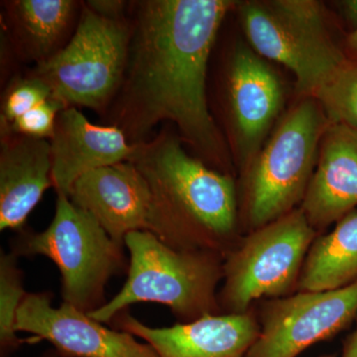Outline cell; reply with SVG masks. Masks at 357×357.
Segmentation results:
<instances>
[{"label":"cell","mask_w":357,"mask_h":357,"mask_svg":"<svg viewBox=\"0 0 357 357\" xmlns=\"http://www.w3.org/2000/svg\"><path fill=\"white\" fill-rule=\"evenodd\" d=\"M64 109L66 107L62 103L50 98L18 117L10 126L1 128V133L20 134L50 140L55 130L58 114Z\"/></svg>","instance_id":"obj_22"},{"label":"cell","mask_w":357,"mask_h":357,"mask_svg":"<svg viewBox=\"0 0 357 357\" xmlns=\"http://www.w3.org/2000/svg\"><path fill=\"white\" fill-rule=\"evenodd\" d=\"M3 6L9 48L20 62L37 66L62 50L72 38L83 2L13 0Z\"/></svg>","instance_id":"obj_17"},{"label":"cell","mask_w":357,"mask_h":357,"mask_svg":"<svg viewBox=\"0 0 357 357\" xmlns=\"http://www.w3.org/2000/svg\"><path fill=\"white\" fill-rule=\"evenodd\" d=\"M330 124L314 98H302L280 119L259 153L241 173L243 236L300 208Z\"/></svg>","instance_id":"obj_4"},{"label":"cell","mask_w":357,"mask_h":357,"mask_svg":"<svg viewBox=\"0 0 357 357\" xmlns=\"http://www.w3.org/2000/svg\"><path fill=\"white\" fill-rule=\"evenodd\" d=\"M319 357H335V356H333V354H328V356H321Z\"/></svg>","instance_id":"obj_26"},{"label":"cell","mask_w":357,"mask_h":357,"mask_svg":"<svg viewBox=\"0 0 357 357\" xmlns=\"http://www.w3.org/2000/svg\"><path fill=\"white\" fill-rule=\"evenodd\" d=\"M319 236L298 208L241 236L223 261L222 314H244L258 301L297 292L307 252Z\"/></svg>","instance_id":"obj_8"},{"label":"cell","mask_w":357,"mask_h":357,"mask_svg":"<svg viewBox=\"0 0 357 357\" xmlns=\"http://www.w3.org/2000/svg\"><path fill=\"white\" fill-rule=\"evenodd\" d=\"M114 319L119 330L144 340L158 357H245L260 330L255 307L244 314H206L169 328H151L124 311Z\"/></svg>","instance_id":"obj_12"},{"label":"cell","mask_w":357,"mask_h":357,"mask_svg":"<svg viewBox=\"0 0 357 357\" xmlns=\"http://www.w3.org/2000/svg\"><path fill=\"white\" fill-rule=\"evenodd\" d=\"M129 41L128 16L109 17L84 2L64 48L27 73L65 107H88L105 115L121 86Z\"/></svg>","instance_id":"obj_6"},{"label":"cell","mask_w":357,"mask_h":357,"mask_svg":"<svg viewBox=\"0 0 357 357\" xmlns=\"http://www.w3.org/2000/svg\"><path fill=\"white\" fill-rule=\"evenodd\" d=\"M357 206V130L331 123L300 208L319 234Z\"/></svg>","instance_id":"obj_15"},{"label":"cell","mask_w":357,"mask_h":357,"mask_svg":"<svg viewBox=\"0 0 357 357\" xmlns=\"http://www.w3.org/2000/svg\"><path fill=\"white\" fill-rule=\"evenodd\" d=\"M331 123L357 130V63H347L312 96Z\"/></svg>","instance_id":"obj_19"},{"label":"cell","mask_w":357,"mask_h":357,"mask_svg":"<svg viewBox=\"0 0 357 357\" xmlns=\"http://www.w3.org/2000/svg\"><path fill=\"white\" fill-rule=\"evenodd\" d=\"M57 195L50 225L41 232H21L11 253L48 257L62 276L63 302L89 314L107 303V283L126 267L123 246L67 195Z\"/></svg>","instance_id":"obj_7"},{"label":"cell","mask_w":357,"mask_h":357,"mask_svg":"<svg viewBox=\"0 0 357 357\" xmlns=\"http://www.w3.org/2000/svg\"><path fill=\"white\" fill-rule=\"evenodd\" d=\"M129 259L128 280L112 300L89 312L110 323L130 305L158 303L170 307L180 323L220 314L218 286L225 257L211 251L177 250L151 232L138 230L124 239Z\"/></svg>","instance_id":"obj_3"},{"label":"cell","mask_w":357,"mask_h":357,"mask_svg":"<svg viewBox=\"0 0 357 357\" xmlns=\"http://www.w3.org/2000/svg\"><path fill=\"white\" fill-rule=\"evenodd\" d=\"M50 98V91L37 77L28 73L14 77L2 96L0 128L10 126L18 117Z\"/></svg>","instance_id":"obj_21"},{"label":"cell","mask_w":357,"mask_h":357,"mask_svg":"<svg viewBox=\"0 0 357 357\" xmlns=\"http://www.w3.org/2000/svg\"><path fill=\"white\" fill-rule=\"evenodd\" d=\"M17 256L1 252L0 256V345L2 356L17 349L21 340L16 335V314L26 293Z\"/></svg>","instance_id":"obj_20"},{"label":"cell","mask_w":357,"mask_h":357,"mask_svg":"<svg viewBox=\"0 0 357 357\" xmlns=\"http://www.w3.org/2000/svg\"><path fill=\"white\" fill-rule=\"evenodd\" d=\"M259 335L245 357H297L344 330L357 314V282L319 292L262 300Z\"/></svg>","instance_id":"obj_9"},{"label":"cell","mask_w":357,"mask_h":357,"mask_svg":"<svg viewBox=\"0 0 357 357\" xmlns=\"http://www.w3.org/2000/svg\"><path fill=\"white\" fill-rule=\"evenodd\" d=\"M112 241L124 246L130 232L146 230L149 188L133 162L102 167L77 178L68 195Z\"/></svg>","instance_id":"obj_13"},{"label":"cell","mask_w":357,"mask_h":357,"mask_svg":"<svg viewBox=\"0 0 357 357\" xmlns=\"http://www.w3.org/2000/svg\"><path fill=\"white\" fill-rule=\"evenodd\" d=\"M357 282V211L319 234L305 260L297 292L337 290Z\"/></svg>","instance_id":"obj_18"},{"label":"cell","mask_w":357,"mask_h":357,"mask_svg":"<svg viewBox=\"0 0 357 357\" xmlns=\"http://www.w3.org/2000/svg\"><path fill=\"white\" fill-rule=\"evenodd\" d=\"M344 51L349 61L357 63V28L347 35L344 42Z\"/></svg>","instance_id":"obj_24"},{"label":"cell","mask_w":357,"mask_h":357,"mask_svg":"<svg viewBox=\"0 0 357 357\" xmlns=\"http://www.w3.org/2000/svg\"><path fill=\"white\" fill-rule=\"evenodd\" d=\"M342 357H357V324L356 330L345 340Z\"/></svg>","instance_id":"obj_25"},{"label":"cell","mask_w":357,"mask_h":357,"mask_svg":"<svg viewBox=\"0 0 357 357\" xmlns=\"http://www.w3.org/2000/svg\"><path fill=\"white\" fill-rule=\"evenodd\" d=\"M48 293H27L16 314V332L32 333L69 357H158L149 344L124 331L109 330L86 312Z\"/></svg>","instance_id":"obj_11"},{"label":"cell","mask_w":357,"mask_h":357,"mask_svg":"<svg viewBox=\"0 0 357 357\" xmlns=\"http://www.w3.org/2000/svg\"><path fill=\"white\" fill-rule=\"evenodd\" d=\"M340 9L344 14L345 20L349 21L354 29L357 28V0H347L340 2Z\"/></svg>","instance_id":"obj_23"},{"label":"cell","mask_w":357,"mask_h":357,"mask_svg":"<svg viewBox=\"0 0 357 357\" xmlns=\"http://www.w3.org/2000/svg\"><path fill=\"white\" fill-rule=\"evenodd\" d=\"M50 187H53L50 141L1 133L0 230H22Z\"/></svg>","instance_id":"obj_16"},{"label":"cell","mask_w":357,"mask_h":357,"mask_svg":"<svg viewBox=\"0 0 357 357\" xmlns=\"http://www.w3.org/2000/svg\"><path fill=\"white\" fill-rule=\"evenodd\" d=\"M230 142L239 172L259 153L285 102L280 76L252 49L238 46L225 81Z\"/></svg>","instance_id":"obj_10"},{"label":"cell","mask_w":357,"mask_h":357,"mask_svg":"<svg viewBox=\"0 0 357 357\" xmlns=\"http://www.w3.org/2000/svg\"><path fill=\"white\" fill-rule=\"evenodd\" d=\"M49 141L53 188L67 196L84 174L130 161L135 150L121 129L91 123L77 107L61 110Z\"/></svg>","instance_id":"obj_14"},{"label":"cell","mask_w":357,"mask_h":357,"mask_svg":"<svg viewBox=\"0 0 357 357\" xmlns=\"http://www.w3.org/2000/svg\"><path fill=\"white\" fill-rule=\"evenodd\" d=\"M230 0H142L129 3L128 63L109 105V126L132 145L170 122L206 165L231 174L227 141L208 107V61Z\"/></svg>","instance_id":"obj_1"},{"label":"cell","mask_w":357,"mask_h":357,"mask_svg":"<svg viewBox=\"0 0 357 357\" xmlns=\"http://www.w3.org/2000/svg\"><path fill=\"white\" fill-rule=\"evenodd\" d=\"M237 7L252 50L290 70L302 98H312L349 61L331 36L318 1H244Z\"/></svg>","instance_id":"obj_5"},{"label":"cell","mask_w":357,"mask_h":357,"mask_svg":"<svg viewBox=\"0 0 357 357\" xmlns=\"http://www.w3.org/2000/svg\"><path fill=\"white\" fill-rule=\"evenodd\" d=\"M65 356V357H69V356Z\"/></svg>","instance_id":"obj_27"},{"label":"cell","mask_w":357,"mask_h":357,"mask_svg":"<svg viewBox=\"0 0 357 357\" xmlns=\"http://www.w3.org/2000/svg\"><path fill=\"white\" fill-rule=\"evenodd\" d=\"M134 146L130 161L149 188L147 231L177 250L225 257L243 236L231 174L188 154L180 136L166 129Z\"/></svg>","instance_id":"obj_2"}]
</instances>
